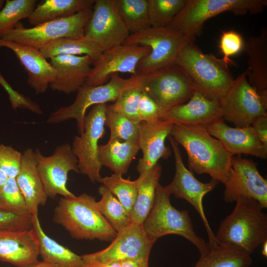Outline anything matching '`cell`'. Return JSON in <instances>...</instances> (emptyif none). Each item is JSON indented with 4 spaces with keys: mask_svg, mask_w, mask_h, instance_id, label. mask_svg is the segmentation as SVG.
Returning <instances> with one entry per match:
<instances>
[{
    "mask_svg": "<svg viewBox=\"0 0 267 267\" xmlns=\"http://www.w3.org/2000/svg\"><path fill=\"white\" fill-rule=\"evenodd\" d=\"M170 195L159 183L153 206L142 224L146 235L156 241L168 234L181 236L197 248L200 257L206 255L211 249L209 243L194 231L188 211L178 210L171 204Z\"/></svg>",
    "mask_w": 267,
    "mask_h": 267,
    "instance_id": "5",
    "label": "cell"
},
{
    "mask_svg": "<svg viewBox=\"0 0 267 267\" xmlns=\"http://www.w3.org/2000/svg\"><path fill=\"white\" fill-rule=\"evenodd\" d=\"M161 174L162 167L157 163L139 175L137 179V195L130 215L131 222L142 224L154 203Z\"/></svg>",
    "mask_w": 267,
    "mask_h": 267,
    "instance_id": "29",
    "label": "cell"
},
{
    "mask_svg": "<svg viewBox=\"0 0 267 267\" xmlns=\"http://www.w3.org/2000/svg\"><path fill=\"white\" fill-rule=\"evenodd\" d=\"M170 135L186 151L190 171L208 174L211 179L223 182L232 156L205 127L173 124Z\"/></svg>",
    "mask_w": 267,
    "mask_h": 267,
    "instance_id": "1",
    "label": "cell"
},
{
    "mask_svg": "<svg viewBox=\"0 0 267 267\" xmlns=\"http://www.w3.org/2000/svg\"><path fill=\"white\" fill-rule=\"evenodd\" d=\"M95 0H45L36 7L28 18L34 26L73 15L92 8Z\"/></svg>",
    "mask_w": 267,
    "mask_h": 267,
    "instance_id": "30",
    "label": "cell"
},
{
    "mask_svg": "<svg viewBox=\"0 0 267 267\" xmlns=\"http://www.w3.org/2000/svg\"><path fill=\"white\" fill-rule=\"evenodd\" d=\"M0 201L6 211L20 215H32L14 178H8L0 188Z\"/></svg>",
    "mask_w": 267,
    "mask_h": 267,
    "instance_id": "39",
    "label": "cell"
},
{
    "mask_svg": "<svg viewBox=\"0 0 267 267\" xmlns=\"http://www.w3.org/2000/svg\"><path fill=\"white\" fill-rule=\"evenodd\" d=\"M267 5V0H187L168 27L195 37L201 33L205 22L212 17L225 12L257 14Z\"/></svg>",
    "mask_w": 267,
    "mask_h": 267,
    "instance_id": "6",
    "label": "cell"
},
{
    "mask_svg": "<svg viewBox=\"0 0 267 267\" xmlns=\"http://www.w3.org/2000/svg\"><path fill=\"white\" fill-rule=\"evenodd\" d=\"M168 138L174 154L176 169L172 181L164 187L170 195L186 200L195 209L202 220L208 235V243L212 248L219 243L205 214L203 199L204 196L214 189L219 182L211 179L205 183L197 179L192 172L185 167L178 144L170 135Z\"/></svg>",
    "mask_w": 267,
    "mask_h": 267,
    "instance_id": "13",
    "label": "cell"
},
{
    "mask_svg": "<svg viewBox=\"0 0 267 267\" xmlns=\"http://www.w3.org/2000/svg\"><path fill=\"white\" fill-rule=\"evenodd\" d=\"M175 63L183 70L195 90L212 99L222 98L234 80L222 59L203 52L194 42L184 46Z\"/></svg>",
    "mask_w": 267,
    "mask_h": 267,
    "instance_id": "4",
    "label": "cell"
},
{
    "mask_svg": "<svg viewBox=\"0 0 267 267\" xmlns=\"http://www.w3.org/2000/svg\"><path fill=\"white\" fill-rule=\"evenodd\" d=\"M35 152L38 171L47 196L51 198L57 195L63 197L74 196L67 187L69 172L80 173L78 159L71 146L68 143L60 145L48 156H44L38 149Z\"/></svg>",
    "mask_w": 267,
    "mask_h": 267,
    "instance_id": "17",
    "label": "cell"
},
{
    "mask_svg": "<svg viewBox=\"0 0 267 267\" xmlns=\"http://www.w3.org/2000/svg\"><path fill=\"white\" fill-rule=\"evenodd\" d=\"M99 182L118 199L131 215L137 195V180L125 179L122 175L113 174L101 178Z\"/></svg>",
    "mask_w": 267,
    "mask_h": 267,
    "instance_id": "38",
    "label": "cell"
},
{
    "mask_svg": "<svg viewBox=\"0 0 267 267\" xmlns=\"http://www.w3.org/2000/svg\"><path fill=\"white\" fill-rule=\"evenodd\" d=\"M36 0H6L0 12V39L20 20L28 18L36 7Z\"/></svg>",
    "mask_w": 267,
    "mask_h": 267,
    "instance_id": "36",
    "label": "cell"
},
{
    "mask_svg": "<svg viewBox=\"0 0 267 267\" xmlns=\"http://www.w3.org/2000/svg\"><path fill=\"white\" fill-rule=\"evenodd\" d=\"M101 195L96 206L104 218L117 232L122 230L131 222L130 215L118 199L104 185L98 188Z\"/></svg>",
    "mask_w": 267,
    "mask_h": 267,
    "instance_id": "34",
    "label": "cell"
},
{
    "mask_svg": "<svg viewBox=\"0 0 267 267\" xmlns=\"http://www.w3.org/2000/svg\"><path fill=\"white\" fill-rule=\"evenodd\" d=\"M40 51L46 59L59 55H88L94 63L103 52L94 42L85 37L59 39L48 44Z\"/></svg>",
    "mask_w": 267,
    "mask_h": 267,
    "instance_id": "32",
    "label": "cell"
},
{
    "mask_svg": "<svg viewBox=\"0 0 267 267\" xmlns=\"http://www.w3.org/2000/svg\"><path fill=\"white\" fill-rule=\"evenodd\" d=\"M244 42L241 35L238 33L229 30L222 33L221 36L219 47L223 54L222 58L225 64L233 63L229 57L238 53L243 49Z\"/></svg>",
    "mask_w": 267,
    "mask_h": 267,
    "instance_id": "42",
    "label": "cell"
},
{
    "mask_svg": "<svg viewBox=\"0 0 267 267\" xmlns=\"http://www.w3.org/2000/svg\"><path fill=\"white\" fill-rule=\"evenodd\" d=\"M33 215H20L0 209V230L32 229Z\"/></svg>",
    "mask_w": 267,
    "mask_h": 267,
    "instance_id": "43",
    "label": "cell"
},
{
    "mask_svg": "<svg viewBox=\"0 0 267 267\" xmlns=\"http://www.w3.org/2000/svg\"><path fill=\"white\" fill-rule=\"evenodd\" d=\"M138 84L137 76L125 79L116 73L112 74L109 80L104 84L95 86L84 85L77 91L74 101L52 113L47 122L58 124L70 119H75L80 134L83 132L86 111L89 107L108 102H115L124 89Z\"/></svg>",
    "mask_w": 267,
    "mask_h": 267,
    "instance_id": "8",
    "label": "cell"
},
{
    "mask_svg": "<svg viewBox=\"0 0 267 267\" xmlns=\"http://www.w3.org/2000/svg\"><path fill=\"white\" fill-rule=\"evenodd\" d=\"M22 153L13 147L0 144V168L7 178H15L18 175Z\"/></svg>",
    "mask_w": 267,
    "mask_h": 267,
    "instance_id": "41",
    "label": "cell"
},
{
    "mask_svg": "<svg viewBox=\"0 0 267 267\" xmlns=\"http://www.w3.org/2000/svg\"><path fill=\"white\" fill-rule=\"evenodd\" d=\"M142 91L141 87L138 85L130 87L124 89L118 98L110 106L133 121L139 123L140 120L138 113V105Z\"/></svg>",
    "mask_w": 267,
    "mask_h": 267,
    "instance_id": "40",
    "label": "cell"
},
{
    "mask_svg": "<svg viewBox=\"0 0 267 267\" xmlns=\"http://www.w3.org/2000/svg\"><path fill=\"white\" fill-rule=\"evenodd\" d=\"M0 209L5 210V209H4L3 206H2L0 201Z\"/></svg>",
    "mask_w": 267,
    "mask_h": 267,
    "instance_id": "53",
    "label": "cell"
},
{
    "mask_svg": "<svg viewBox=\"0 0 267 267\" xmlns=\"http://www.w3.org/2000/svg\"><path fill=\"white\" fill-rule=\"evenodd\" d=\"M27 267H61L53 263L43 260L37 261Z\"/></svg>",
    "mask_w": 267,
    "mask_h": 267,
    "instance_id": "48",
    "label": "cell"
},
{
    "mask_svg": "<svg viewBox=\"0 0 267 267\" xmlns=\"http://www.w3.org/2000/svg\"><path fill=\"white\" fill-rule=\"evenodd\" d=\"M137 76L139 85L156 102L162 115L187 101L195 90L187 76L176 63Z\"/></svg>",
    "mask_w": 267,
    "mask_h": 267,
    "instance_id": "10",
    "label": "cell"
},
{
    "mask_svg": "<svg viewBox=\"0 0 267 267\" xmlns=\"http://www.w3.org/2000/svg\"><path fill=\"white\" fill-rule=\"evenodd\" d=\"M0 85L8 93L12 108H25L28 109L32 103L31 99L14 90L0 73Z\"/></svg>",
    "mask_w": 267,
    "mask_h": 267,
    "instance_id": "45",
    "label": "cell"
},
{
    "mask_svg": "<svg viewBox=\"0 0 267 267\" xmlns=\"http://www.w3.org/2000/svg\"><path fill=\"white\" fill-rule=\"evenodd\" d=\"M13 51L28 74L27 83L37 94L44 93L54 81L56 71L40 50L0 39V47Z\"/></svg>",
    "mask_w": 267,
    "mask_h": 267,
    "instance_id": "22",
    "label": "cell"
},
{
    "mask_svg": "<svg viewBox=\"0 0 267 267\" xmlns=\"http://www.w3.org/2000/svg\"><path fill=\"white\" fill-rule=\"evenodd\" d=\"M121 267H148V262L135 259H126L120 261Z\"/></svg>",
    "mask_w": 267,
    "mask_h": 267,
    "instance_id": "47",
    "label": "cell"
},
{
    "mask_svg": "<svg viewBox=\"0 0 267 267\" xmlns=\"http://www.w3.org/2000/svg\"><path fill=\"white\" fill-rule=\"evenodd\" d=\"M195 37L184 35L170 28H152L131 34L123 44L149 46L150 53L136 67L137 75L150 73L175 63L184 46Z\"/></svg>",
    "mask_w": 267,
    "mask_h": 267,
    "instance_id": "7",
    "label": "cell"
},
{
    "mask_svg": "<svg viewBox=\"0 0 267 267\" xmlns=\"http://www.w3.org/2000/svg\"><path fill=\"white\" fill-rule=\"evenodd\" d=\"M222 118L219 100L208 98L195 90L185 103L170 109L162 115L161 120H168L174 124L206 128Z\"/></svg>",
    "mask_w": 267,
    "mask_h": 267,
    "instance_id": "21",
    "label": "cell"
},
{
    "mask_svg": "<svg viewBox=\"0 0 267 267\" xmlns=\"http://www.w3.org/2000/svg\"><path fill=\"white\" fill-rule=\"evenodd\" d=\"M105 126L110 129L109 139L121 141H138L139 123H135L123 114L107 105Z\"/></svg>",
    "mask_w": 267,
    "mask_h": 267,
    "instance_id": "35",
    "label": "cell"
},
{
    "mask_svg": "<svg viewBox=\"0 0 267 267\" xmlns=\"http://www.w3.org/2000/svg\"><path fill=\"white\" fill-rule=\"evenodd\" d=\"M84 35L103 51L125 42L130 34L119 15L115 0H95Z\"/></svg>",
    "mask_w": 267,
    "mask_h": 267,
    "instance_id": "16",
    "label": "cell"
},
{
    "mask_svg": "<svg viewBox=\"0 0 267 267\" xmlns=\"http://www.w3.org/2000/svg\"><path fill=\"white\" fill-rule=\"evenodd\" d=\"M15 179L33 215L39 206L45 205L48 196L38 171L36 152L32 148L22 153L20 172Z\"/></svg>",
    "mask_w": 267,
    "mask_h": 267,
    "instance_id": "25",
    "label": "cell"
},
{
    "mask_svg": "<svg viewBox=\"0 0 267 267\" xmlns=\"http://www.w3.org/2000/svg\"><path fill=\"white\" fill-rule=\"evenodd\" d=\"M187 0H147L149 22L152 28L168 27Z\"/></svg>",
    "mask_w": 267,
    "mask_h": 267,
    "instance_id": "37",
    "label": "cell"
},
{
    "mask_svg": "<svg viewBox=\"0 0 267 267\" xmlns=\"http://www.w3.org/2000/svg\"><path fill=\"white\" fill-rule=\"evenodd\" d=\"M39 245L33 227L24 230H0V260L17 267H27L37 262Z\"/></svg>",
    "mask_w": 267,
    "mask_h": 267,
    "instance_id": "23",
    "label": "cell"
},
{
    "mask_svg": "<svg viewBox=\"0 0 267 267\" xmlns=\"http://www.w3.org/2000/svg\"><path fill=\"white\" fill-rule=\"evenodd\" d=\"M262 255L266 258L267 257V240H266L263 243Z\"/></svg>",
    "mask_w": 267,
    "mask_h": 267,
    "instance_id": "51",
    "label": "cell"
},
{
    "mask_svg": "<svg viewBox=\"0 0 267 267\" xmlns=\"http://www.w3.org/2000/svg\"><path fill=\"white\" fill-rule=\"evenodd\" d=\"M106 103L93 105L84 123V131L80 136H75L71 148L78 159L80 173L88 177L94 183L101 178V168L98 160V142L105 133L104 123Z\"/></svg>",
    "mask_w": 267,
    "mask_h": 267,
    "instance_id": "12",
    "label": "cell"
},
{
    "mask_svg": "<svg viewBox=\"0 0 267 267\" xmlns=\"http://www.w3.org/2000/svg\"><path fill=\"white\" fill-rule=\"evenodd\" d=\"M150 52L149 46L122 44L104 51L93 64L85 85L99 86L106 83L110 76L119 73L136 76L139 61Z\"/></svg>",
    "mask_w": 267,
    "mask_h": 267,
    "instance_id": "18",
    "label": "cell"
},
{
    "mask_svg": "<svg viewBox=\"0 0 267 267\" xmlns=\"http://www.w3.org/2000/svg\"><path fill=\"white\" fill-rule=\"evenodd\" d=\"M251 126L261 142L267 148V115L257 118Z\"/></svg>",
    "mask_w": 267,
    "mask_h": 267,
    "instance_id": "46",
    "label": "cell"
},
{
    "mask_svg": "<svg viewBox=\"0 0 267 267\" xmlns=\"http://www.w3.org/2000/svg\"></svg>",
    "mask_w": 267,
    "mask_h": 267,
    "instance_id": "54",
    "label": "cell"
},
{
    "mask_svg": "<svg viewBox=\"0 0 267 267\" xmlns=\"http://www.w3.org/2000/svg\"><path fill=\"white\" fill-rule=\"evenodd\" d=\"M253 260L251 254L234 245L220 243L200 257L193 267H249Z\"/></svg>",
    "mask_w": 267,
    "mask_h": 267,
    "instance_id": "31",
    "label": "cell"
},
{
    "mask_svg": "<svg viewBox=\"0 0 267 267\" xmlns=\"http://www.w3.org/2000/svg\"><path fill=\"white\" fill-rule=\"evenodd\" d=\"M138 113L140 122L160 120L162 116L156 102L143 90L139 100Z\"/></svg>",
    "mask_w": 267,
    "mask_h": 267,
    "instance_id": "44",
    "label": "cell"
},
{
    "mask_svg": "<svg viewBox=\"0 0 267 267\" xmlns=\"http://www.w3.org/2000/svg\"><path fill=\"white\" fill-rule=\"evenodd\" d=\"M243 49L247 56L248 80L261 95L267 96V30L249 38L244 42Z\"/></svg>",
    "mask_w": 267,
    "mask_h": 267,
    "instance_id": "26",
    "label": "cell"
},
{
    "mask_svg": "<svg viewBox=\"0 0 267 267\" xmlns=\"http://www.w3.org/2000/svg\"><path fill=\"white\" fill-rule=\"evenodd\" d=\"M7 178V177L0 168V188L5 183Z\"/></svg>",
    "mask_w": 267,
    "mask_h": 267,
    "instance_id": "50",
    "label": "cell"
},
{
    "mask_svg": "<svg viewBox=\"0 0 267 267\" xmlns=\"http://www.w3.org/2000/svg\"><path fill=\"white\" fill-rule=\"evenodd\" d=\"M53 222L77 239L110 241L117 233L98 210L95 198L87 193L60 198Z\"/></svg>",
    "mask_w": 267,
    "mask_h": 267,
    "instance_id": "2",
    "label": "cell"
},
{
    "mask_svg": "<svg viewBox=\"0 0 267 267\" xmlns=\"http://www.w3.org/2000/svg\"><path fill=\"white\" fill-rule=\"evenodd\" d=\"M224 121L222 118L205 128L210 134L221 141L232 156L243 154L267 158V148L261 142L252 126L232 128Z\"/></svg>",
    "mask_w": 267,
    "mask_h": 267,
    "instance_id": "20",
    "label": "cell"
},
{
    "mask_svg": "<svg viewBox=\"0 0 267 267\" xmlns=\"http://www.w3.org/2000/svg\"><path fill=\"white\" fill-rule=\"evenodd\" d=\"M121 267L120 261H112L103 264H94L87 267Z\"/></svg>",
    "mask_w": 267,
    "mask_h": 267,
    "instance_id": "49",
    "label": "cell"
},
{
    "mask_svg": "<svg viewBox=\"0 0 267 267\" xmlns=\"http://www.w3.org/2000/svg\"><path fill=\"white\" fill-rule=\"evenodd\" d=\"M33 228L39 245L40 256L44 261L61 267H86L82 257L60 245L44 231L38 216V211L33 215Z\"/></svg>",
    "mask_w": 267,
    "mask_h": 267,
    "instance_id": "27",
    "label": "cell"
},
{
    "mask_svg": "<svg viewBox=\"0 0 267 267\" xmlns=\"http://www.w3.org/2000/svg\"><path fill=\"white\" fill-rule=\"evenodd\" d=\"M4 2H5V0H0V12L1 11V10L3 7V4Z\"/></svg>",
    "mask_w": 267,
    "mask_h": 267,
    "instance_id": "52",
    "label": "cell"
},
{
    "mask_svg": "<svg viewBox=\"0 0 267 267\" xmlns=\"http://www.w3.org/2000/svg\"><path fill=\"white\" fill-rule=\"evenodd\" d=\"M173 124L161 119L139 123L138 142L143 153L136 166L139 175L152 168L160 159H166L171 155V149L165 145V141Z\"/></svg>",
    "mask_w": 267,
    "mask_h": 267,
    "instance_id": "19",
    "label": "cell"
},
{
    "mask_svg": "<svg viewBox=\"0 0 267 267\" xmlns=\"http://www.w3.org/2000/svg\"><path fill=\"white\" fill-rule=\"evenodd\" d=\"M258 164L241 155L231 157L230 168L222 183L224 186L223 200L236 202L241 196L258 201L264 209L267 208V180L260 173Z\"/></svg>",
    "mask_w": 267,
    "mask_h": 267,
    "instance_id": "15",
    "label": "cell"
},
{
    "mask_svg": "<svg viewBox=\"0 0 267 267\" xmlns=\"http://www.w3.org/2000/svg\"><path fill=\"white\" fill-rule=\"evenodd\" d=\"M155 242L156 240L147 237L142 225L131 222L117 232L108 247L82 257L86 267L130 259L148 262L151 249Z\"/></svg>",
    "mask_w": 267,
    "mask_h": 267,
    "instance_id": "14",
    "label": "cell"
},
{
    "mask_svg": "<svg viewBox=\"0 0 267 267\" xmlns=\"http://www.w3.org/2000/svg\"><path fill=\"white\" fill-rule=\"evenodd\" d=\"M219 101L223 120L235 127L251 126L257 118L267 115V96L260 94L250 84L246 71L234 79Z\"/></svg>",
    "mask_w": 267,
    "mask_h": 267,
    "instance_id": "11",
    "label": "cell"
},
{
    "mask_svg": "<svg viewBox=\"0 0 267 267\" xmlns=\"http://www.w3.org/2000/svg\"><path fill=\"white\" fill-rule=\"evenodd\" d=\"M215 234L219 244L229 243L252 254L267 240V215L255 199L241 196Z\"/></svg>",
    "mask_w": 267,
    "mask_h": 267,
    "instance_id": "3",
    "label": "cell"
},
{
    "mask_svg": "<svg viewBox=\"0 0 267 267\" xmlns=\"http://www.w3.org/2000/svg\"><path fill=\"white\" fill-rule=\"evenodd\" d=\"M139 149L138 141L109 139L106 144L98 145V160L101 166L108 168L114 174L122 176L127 173Z\"/></svg>",
    "mask_w": 267,
    "mask_h": 267,
    "instance_id": "28",
    "label": "cell"
},
{
    "mask_svg": "<svg viewBox=\"0 0 267 267\" xmlns=\"http://www.w3.org/2000/svg\"><path fill=\"white\" fill-rule=\"evenodd\" d=\"M115 2L119 15L130 34L151 27L147 0H115Z\"/></svg>",
    "mask_w": 267,
    "mask_h": 267,
    "instance_id": "33",
    "label": "cell"
},
{
    "mask_svg": "<svg viewBox=\"0 0 267 267\" xmlns=\"http://www.w3.org/2000/svg\"><path fill=\"white\" fill-rule=\"evenodd\" d=\"M91 13L92 8H87L73 15L45 22L32 28H26L21 22H19L1 39L40 50L59 39L83 38L85 28Z\"/></svg>",
    "mask_w": 267,
    "mask_h": 267,
    "instance_id": "9",
    "label": "cell"
},
{
    "mask_svg": "<svg viewBox=\"0 0 267 267\" xmlns=\"http://www.w3.org/2000/svg\"><path fill=\"white\" fill-rule=\"evenodd\" d=\"M49 59L56 71L49 86L53 90L65 94L77 91L85 85L94 63L88 55H59Z\"/></svg>",
    "mask_w": 267,
    "mask_h": 267,
    "instance_id": "24",
    "label": "cell"
}]
</instances>
